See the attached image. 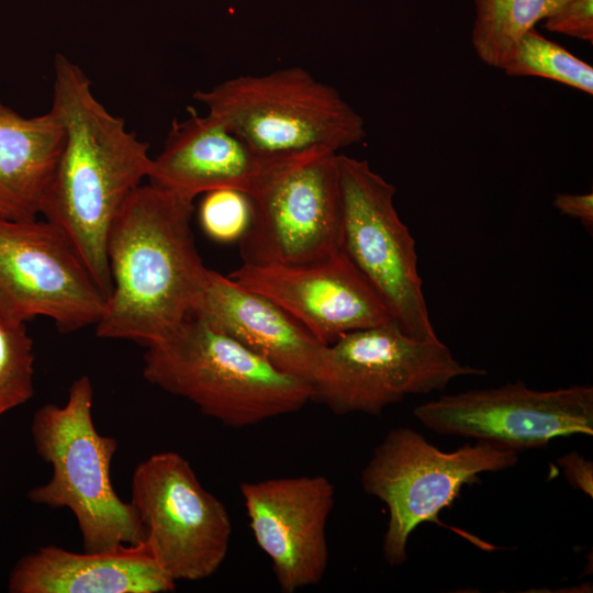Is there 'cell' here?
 Masks as SVG:
<instances>
[{"label": "cell", "instance_id": "obj_1", "mask_svg": "<svg viewBox=\"0 0 593 593\" xmlns=\"http://www.w3.org/2000/svg\"><path fill=\"white\" fill-rule=\"evenodd\" d=\"M52 110L64 145L41 215L71 240L108 298L112 282L107 239L113 221L152 167L149 145L96 98L78 65L54 59Z\"/></svg>", "mask_w": 593, "mask_h": 593}, {"label": "cell", "instance_id": "obj_2", "mask_svg": "<svg viewBox=\"0 0 593 593\" xmlns=\"http://www.w3.org/2000/svg\"><path fill=\"white\" fill-rule=\"evenodd\" d=\"M192 213L193 201L149 182L133 191L108 234L112 287L98 337L148 347L192 313L210 275L195 246Z\"/></svg>", "mask_w": 593, "mask_h": 593}, {"label": "cell", "instance_id": "obj_3", "mask_svg": "<svg viewBox=\"0 0 593 593\" xmlns=\"http://www.w3.org/2000/svg\"><path fill=\"white\" fill-rule=\"evenodd\" d=\"M143 361L150 384L233 428L298 412L312 396L307 381L279 370L195 314L146 347Z\"/></svg>", "mask_w": 593, "mask_h": 593}, {"label": "cell", "instance_id": "obj_4", "mask_svg": "<svg viewBox=\"0 0 593 593\" xmlns=\"http://www.w3.org/2000/svg\"><path fill=\"white\" fill-rule=\"evenodd\" d=\"M93 387L88 376L76 379L63 405L45 404L33 417L36 454L53 468L48 482L27 493L31 502L66 507L77 519L87 552L132 545L145 528L132 504L116 494L111 462L118 441L98 433L92 418Z\"/></svg>", "mask_w": 593, "mask_h": 593}, {"label": "cell", "instance_id": "obj_5", "mask_svg": "<svg viewBox=\"0 0 593 593\" xmlns=\"http://www.w3.org/2000/svg\"><path fill=\"white\" fill-rule=\"evenodd\" d=\"M193 98L267 156L337 153L366 135L361 115L340 93L298 66L227 79Z\"/></svg>", "mask_w": 593, "mask_h": 593}, {"label": "cell", "instance_id": "obj_6", "mask_svg": "<svg viewBox=\"0 0 593 593\" xmlns=\"http://www.w3.org/2000/svg\"><path fill=\"white\" fill-rule=\"evenodd\" d=\"M517 461L516 451L495 443L477 440L447 452L412 428L391 429L361 471L363 491L389 512L382 545L387 563L398 567L406 561L407 540L419 524L443 525L438 514L451 506L465 484Z\"/></svg>", "mask_w": 593, "mask_h": 593}, {"label": "cell", "instance_id": "obj_7", "mask_svg": "<svg viewBox=\"0 0 593 593\" xmlns=\"http://www.w3.org/2000/svg\"><path fill=\"white\" fill-rule=\"evenodd\" d=\"M485 373L460 363L439 338H417L391 321L327 345L311 401L336 415H379L406 395L443 391L458 377Z\"/></svg>", "mask_w": 593, "mask_h": 593}, {"label": "cell", "instance_id": "obj_8", "mask_svg": "<svg viewBox=\"0 0 593 593\" xmlns=\"http://www.w3.org/2000/svg\"><path fill=\"white\" fill-rule=\"evenodd\" d=\"M342 246L392 320L422 339L438 338L417 271L415 240L394 206L396 188L367 160L337 154Z\"/></svg>", "mask_w": 593, "mask_h": 593}, {"label": "cell", "instance_id": "obj_9", "mask_svg": "<svg viewBox=\"0 0 593 593\" xmlns=\"http://www.w3.org/2000/svg\"><path fill=\"white\" fill-rule=\"evenodd\" d=\"M248 197L250 223L238 242L243 264H306L340 249L337 153L288 156Z\"/></svg>", "mask_w": 593, "mask_h": 593}, {"label": "cell", "instance_id": "obj_10", "mask_svg": "<svg viewBox=\"0 0 593 593\" xmlns=\"http://www.w3.org/2000/svg\"><path fill=\"white\" fill-rule=\"evenodd\" d=\"M131 502L154 557L174 581H200L220 569L230 548L231 517L183 456L161 451L138 463Z\"/></svg>", "mask_w": 593, "mask_h": 593}, {"label": "cell", "instance_id": "obj_11", "mask_svg": "<svg viewBox=\"0 0 593 593\" xmlns=\"http://www.w3.org/2000/svg\"><path fill=\"white\" fill-rule=\"evenodd\" d=\"M107 296L69 237L47 220H0V307L63 333L96 325Z\"/></svg>", "mask_w": 593, "mask_h": 593}, {"label": "cell", "instance_id": "obj_12", "mask_svg": "<svg viewBox=\"0 0 593 593\" xmlns=\"http://www.w3.org/2000/svg\"><path fill=\"white\" fill-rule=\"evenodd\" d=\"M413 414L435 433L495 443L518 454L558 437L592 436L593 388L539 391L517 381L443 395Z\"/></svg>", "mask_w": 593, "mask_h": 593}, {"label": "cell", "instance_id": "obj_13", "mask_svg": "<svg viewBox=\"0 0 593 593\" xmlns=\"http://www.w3.org/2000/svg\"><path fill=\"white\" fill-rule=\"evenodd\" d=\"M249 527L283 593L320 583L328 564L326 525L335 503L324 475L281 477L239 486Z\"/></svg>", "mask_w": 593, "mask_h": 593}, {"label": "cell", "instance_id": "obj_14", "mask_svg": "<svg viewBox=\"0 0 593 593\" xmlns=\"http://www.w3.org/2000/svg\"><path fill=\"white\" fill-rule=\"evenodd\" d=\"M228 277L273 301L325 345L346 333L393 321L342 249L306 264H242Z\"/></svg>", "mask_w": 593, "mask_h": 593}, {"label": "cell", "instance_id": "obj_15", "mask_svg": "<svg viewBox=\"0 0 593 593\" xmlns=\"http://www.w3.org/2000/svg\"><path fill=\"white\" fill-rule=\"evenodd\" d=\"M286 157L264 155L219 119L189 109L184 120L172 123L147 179L191 201L219 189L250 195Z\"/></svg>", "mask_w": 593, "mask_h": 593}, {"label": "cell", "instance_id": "obj_16", "mask_svg": "<svg viewBox=\"0 0 593 593\" xmlns=\"http://www.w3.org/2000/svg\"><path fill=\"white\" fill-rule=\"evenodd\" d=\"M191 314L310 384L323 362L327 345L273 301L215 270L210 269L204 292Z\"/></svg>", "mask_w": 593, "mask_h": 593}, {"label": "cell", "instance_id": "obj_17", "mask_svg": "<svg viewBox=\"0 0 593 593\" xmlns=\"http://www.w3.org/2000/svg\"><path fill=\"white\" fill-rule=\"evenodd\" d=\"M175 588L146 539L83 553L44 546L15 564L8 585L11 593H166Z\"/></svg>", "mask_w": 593, "mask_h": 593}, {"label": "cell", "instance_id": "obj_18", "mask_svg": "<svg viewBox=\"0 0 593 593\" xmlns=\"http://www.w3.org/2000/svg\"><path fill=\"white\" fill-rule=\"evenodd\" d=\"M63 145L54 110L26 118L0 102V220L41 215Z\"/></svg>", "mask_w": 593, "mask_h": 593}, {"label": "cell", "instance_id": "obj_19", "mask_svg": "<svg viewBox=\"0 0 593 593\" xmlns=\"http://www.w3.org/2000/svg\"><path fill=\"white\" fill-rule=\"evenodd\" d=\"M568 0H474L471 44L481 61L503 69L519 40Z\"/></svg>", "mask_w": 593, "mask_h": 593}, {"label": "cell", "instance_id": "obj_20", "mask_svg": "<svg viewBox=\"0 0 593 593\" xmlns=\"http://www.w3.org/2000/svg\"><path fill=\"white\" fill-rule=\"evenodd\" d=\"M514 77H541L593 94V67L534 29L517 43L503 69Z\"/></svg>", "mask_w": 593, "mask_h": 593}, {"label": "cell", "instance_id": "obj_21", "mask_svg": "<svg viewBox=\"0 0 593 593\" xmlns=\"http://www.w3.org/2000/svg\"><path fill=\"white\" fill-rule=\"evenodd\" d=\"M25 323L0 307V415L34 394V349Z\"/></svg>", "mask_w": 593, "mask_h": 593}, {"label": "cell", "instance_id": "obj_22", "mask_svg": "<svg viewBox=\"0 0 593 593\" xmlns=\"http://www.w3.org/2000/svg\"><path fill=\"white\" fill-rule=\"evenodd\" d=\"M250 216L249 197L234 189L204 193L199 210L203 232L219 243L239 242L248 230Z\"/></svg>", "mask_w": 593, "mask_h": 593}, {"label": "cell", "instance_id": "obj_23", "mask_svg": "<svg viewBox=\"0 0 593 593\" xmlns=\"http://www.w3.org/2000/svg\"><path fill=\"white\" fill-rule=\"evenodd\" d=\"M544 21L550 32L593 42V0H568Z\"/></svg>", "mask_w": 593, "mask_h": 593}, {"label": "cell", "instance_id": "obj_24", "mask_svg": "<svg viewBox=\"0 0 593 593\" xmlns=\"http://www.w3.org/2000/svg\"><path fill=\"white\" fill-rule=\"evenodd\" d=\"M569 483L586 495H593V465L579 452H570L558 460Z\"/></svg>", "mask_w": 593, "mask_h": 593}, {"label": "cell", "instance_id": "obj_25", "mask_svg": "<svg viewBox=\"0 0 593 593\" xmlns=\"http://www.w3.org/2000/svg\"><path fill=\"white\" fill-rule=\"evenodd\" d=\"M553 206L563 215L581 221L589 230L593 227V193L572 194L558 193L553 200Z\"/></svg>", "mask_w": 593, "mask_h": 593}]
</instances>
